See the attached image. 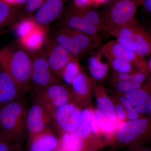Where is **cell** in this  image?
I'll return each instance as SVG.
<instances>
[{
    "mask_svg": "<svg viewBox=\"0 0 151 151\" xmlns=\"http://www.w3.org/2000/svg\"><path fill=\"white\" fill-rule=\"evenodd\" d=\"M92 6H97L107 2L108 0H92Z\"/></svg>",
    "mask_w": 151,
    "mask_h": 151,
    "instance_id": "40",
    "label": "cell"
},
{
    "mask_svg": "<svg viewBox=\"0 0 151 151\" xmlns=\"http://www.w3.org/2000/svg\"><path fill=\"white\" fill-rule=\"evenodd\" d=\"M60 26L78 31L89 35L99 36L100 31L79 13L75 6L70 7L63 17Z\"/></svg>",
    "mask_w": 151,
    "mask_h": 151,
    "instance_id": "16",
    "label": "cell"
},
{
    "mask_svg": "<svg viewBox=\"0 0 151 151\" xmlns=\"http://www.w3.org/2000/svg\"><path fill=\"white\" fill-rule=\"evenodd\" d=\"M115 112L117 118L122 121H125L127 119V114L126 110L121 103L115 104Z\"/></svg>",
    "mask_w": 151,
    "mask_h": 151,
    "instance_id": "35",
    "label": "cell"
},
{
    "mask_svg": "<svg viewBox=\"0 0 151 151\" xmlns=\"http://www.w3.org/2000/svg\"><path fill=\"white\" fill-rule=\"evenodd\" d=\"M76 132L88 140H101L98 138L100 132L93 110L89 108H85L82 110L80 123Z\"/></svg>",
    "mask_w": 151,
    "mask_h": 151,
    "instance_id": "20",
    "label": "cell"
},
{
    "mask_svg": "<svg viewBox=\"0 0 151 151\" xmlns=\"http://www.w3.org/2000/svg\"><path fill=\"white\" fill-rule=\"evenodd\" d=\"M73 6L83 8L92 6V0H73Z\"/></svg>",
    "mask_w": 151,
    "mask_h": 151,
    "instance_id": "37",
    "label": "cell"
},
{
    "mask_svg": "<svg viewBox=\"0 0 151 151\" xmlns=\"http://www.w3.org/2000/svg\"><path fill=\"white\" fill-rule=\"evenodd\" d=\"M151 142V118L139 119L124 122L105 144L116 147L146 145Z\"/></svg>",
    "mask_w": 151,
    "mask_h": 151,
    "instance_id": "3",
    "label": "cell"
},
{
    "mask_svg": "<svg viewBox=\"0 0 151 151\" xmlns=\"http://www.w3.org/2000/svg\"><path fill=\"white\" fill-rule=\"evenodd\" d=\"M93 83L83 69L76 76L70 85L72 101L79 106L85 107L90 101Z\"/></svg>",
    "mask_w": 151,
    "mask_h": 151,
    "instance_id": "15",
    "label": "cell"
},
{
    "mask_svg": "<svg viewBox=\"0 0 151 151\" xmlns=\"http://www.w3.org/2000/svg\"><path fill=\"white\" fill-rule=\"evenodd\" d=\"M120 103L123 105L124 109L126 110L127 114V119L129 121L136 120L142 117V115L138 113L132 106L125 100L124 97H121L120 98Z\"/></svg>",
    "mask_w": 151,
    "mask_h": 151,
    "instance_id": "31",
    "label": "cell"
},
{
    "mask_svg": "<svg viewBox=\"0 0 151 151\" xmlns=\"http://www.w3.org/2000/svg\"><path fill=\"white\" fill-rule=\"evenodd\" d=\"M40 52L46 58L52 73L57 77L63 68L74 58L53 38L49 37Z\"/></svg>",
    "mask_w": 151,
    "mask_h": 151,
    "instance_id": "9",
    "label": "cell"
},
{
    "mask_svg": "<svg viewBox=\"0 0 151 151\" xmlns=\"http://www.w3.org/2000/svg\"><path fill=\"white\" fill-rule=\"evenodd\" d=\"M109 34L122 47L142 56L151 55V37L134 19L116 28Z\"/></svg>",
    "mask_w": 151,
    "mask_h": 151,
    "instance_id": "4",
    "label": "cell"
},
{
    "mask_svg": "<svg viewBox=\"0 0 151 151\" xmlns=\"http://www.w3.org/2000/svg\"><path fill=\"white\" fill-rule=\"evenodd\" d=\"M107 60L116 72L119 73H132L133 71V64L129 61L116 58H108Z\"/></svg>",
    "mask_w": 151,
    "mask_h": 151,
    "instance_id": "29",
    "label": "cell"
},
{
    "mask_svg": "<svg viewBox=\"0 0 151 151\" xmlns=\"http://www.w3.org/2000/svg\"><path fill=\"white\" fill-rule=\"evenodd\" d=\"M149 72L148 68L139 71H135L134 73H131L130 80L142 84L145 81Z\"/></svg>",
    "mask_w": 151,
    "mask_h": 151,
    "instance_id": "32",
    "label": "cell"
},
{
    "mask_svg": "<svg viewBox=\"0 0 151 151\" xmlns=\"http://www.w3.org/2000/svg\"><path fill=\"white\" fill-rule=\"evenodd\" d=\"M24 93L4 70L0 71V108L11 102L24 98Z\"/></svg>",
    "mask_w": 151,
    "mask_h": 151,
    "instance_id": "19",
    "label": "cell"
},
{
    "mask_svg": "<svg viewBox=\"0 0 151 151\" xmlns=\"http://www.w3.org/2000/svg\"><path fill=\"white\" fill-rule=\"evenodd\" d=\"M23 18L20 11L0 1V29L14 24H16Z\"/></svg>",
    "mask_w": 151,
    "mask_h": 151,
    "instance_id": "24",
    "label": "cell"
},
{
    "mask_svg": "<svg viewBox=\"0 0 151 151\" xmlns=\"http://www.w3.org/2000/svg\"><path fill=\"white\" fill-rule=\"evenodd\" d=\"M59 139L61 151H97L105 145L101 140L86 139L76 131L60 135Z\"/></svg>",
    "mask_w": 151,
    "mask_h": 151,
    "instance_id": "13",
    "label": "cell"
},
{
    "mask_svg": "<svg viewBox=\"0 0 151 151\" xmlns=\"http://www.w3.org/2000/svg\"><path fill=\"white\" fill-rule=\"evenodd\" d=\"M38 25L32 17L23 18L15 24V33L18 41L29 33Z\"/></svg>",
    "mask_w": 151,
    "mask_h": 151,
    "instance_id": "27",
    "label": "cell"
},
{
    "mask_svg": "<svg viewBox=\"0 0 151 151\" xmlns=\"http://www.w3.org/2000/svg\"><path fill=\"white\" fill-rule=\"evenodd\" d=\"M122 1H129L134 2L138 4L139 5L142 2L143 0H122Z\"/></svg>",
    "mask_w": 151,
    "mask_h": 151,
    "instance_id": "44",
    "label": "cell"
},
{
    "mask_svg": "<svg viewBox=\"0 0 151 151\" xmlns=\"http://www.w3.org/2000/svg\"><path fill=\"white\" fill-rule=\"evenodd\" d=\"M68 1L46 0L36 11L33 19L38 24L47 27L50 24L62 15Z\"/></svg>",
    "mask_w": 151,
    "mask_h": 151,
    "instance_id": "14",
    "label": "cell"
},
{
    "mask_svg": "<svg viewBox=\"0 0 151 151\" xmlns=\"http://www.w3.org/2000/svg\"><path fill=\"white\" fill-rule=\"evenodd\" d=\"M48 36L47 27L37 26L19 40L20 45L29 52H38L44 46Z\"/></svg>",
    "mask_w": 151,
    "mask_h": 151,
    "instance_id": "21",
    "label": "cell"
},
{
    "mask_svg": "<svg viewBox=\"0 0 151 151\" xmlns=\"http://www.w3.org/2000/svg\"><path fill=\"white\" fill-rule=\"evenodd\" d=\"M29 0H16L15 6H21L23 5H26Z\"/></svg>",
    "mask_w": 151,
    "mask_h": 151,
    "instance_id": "41",
    "label": "cell"
},
{
    "mask_svg": "<svg viewBox=\"0 0 151 151\" xmlns=\"http://www.w3.org/2000/svg\"><path fill=\"white\" fill-rule=\"evenodd\" d=\"M30 91L32 101L42 105L50 113L72 101L70 86L63 82L45 86H32Z\"/></svg>",
    "mask_w": 151,
    "mask_h": 151,
    "instance_id": "7",
    "label": "cell"
},
{
    "mask_svg": "<svg viewBox=\"0 0 151 151\" xmlns=\"http://www.w3.org/2000/svg\"><path fill=\"white\" fill-rule=\"evenodd\" d=\"M51 125V116L49 111L42 105L32 101L27 115L28 135L35 134L50 129Z\"/></svg>",
    "mask_w": 151,
    "mask_h": 151,
    "instance_id": "11",
    "label": "cell"
},
{
    "mask_svg": "<svg viewBox=\"0 0 151 151\" xmlns=\"http://www.w3.org/2000/svg\"><path fill=\"white\" fill-rule=\"evenodd\" d=\"M82 69L78 58L74 57L63 68L58 77L63 83L70 86L73 79Z\"/></svg>",
    "mask_w": 151,
    "mask_h": 151,
    "instance_id": "25",
    "label": "cell"
},
{
    "mask_svg": "<svg viewBox=\"0 0 151 151\" xmlns=\"http://www.w3.org/2000/svg\"><path fill=\"white\" fill-rule=\"evenodd\" d=\"M114 84L116 91L124 94L139 88L142 85V84L136 83L130 80L117 81L114 82Z\"/></svg>",
    "mask_w": 151,
    "mask_h": 151,
    "instance_id": "30",
    "label": "cell"
},
{
    "mask_svg": "<svg viewBox=\"0 0 151 151\" xmlns=\"http://www.w3.org/2000/svg\"><path fill=\"white\" fill-rule=\"evenodd\" d=\"M75 7L79 13L88 20L90 22L97 27L101 32L100 13L98 12L94 6H90L83 8Z\"/></svg>",
    "mask_w": 151,
    "mask_h": 151,
    "instance_id": "28",
    "label": "cell"
},
{
    "mask_svg": "<svg viewBox=\"0 0 151 151\" xmlns=\"http://www.w3.org/2000/svg\"><path fill=\"white\" fill-rule=\"evenodd\" d=\"M0 1L9 4L14 7L15 5L16 0H0Z\"/></svg>",
    "mask_w": 151,
    "mask_h": 151,
    "instance_id": "42",
    "label": "cell"
},
{
    "mask_svg": "<svg viewBox=\"0 0 151 151\" xmlns=\"http://www.w3.org/2000/svg\"><path fill=\"white\" fill-rule=\"evenodd\" d=\"M58 44L78 58L99 46L100 36L89 35L76 30L60 26L52 37Z\"/></svg>",
    "mask_w": 151,
    "mask_h": 151,
    "instance_id": "5",
    "label": "cell"
},
{
    "mask_svg": "<svg viewBox=\"0 0 151 151\" xmlns=\"http://www.w3.org/2000/svg\"><path fill=\"white\" fill-rule=\"evenodd\" d=\"M93 90L95 94L98 109L111 122L114 123L116 122L117 117L114 102L108 97L101 86L93 84Z\"/></svg>",
    "mask_w": 151,
    "mask_h": 151,
    "instance_id": "22",
    "label": "cell"
},
{
    "mask_svg": "<svg viewBox=\"0 0 151 151\" xmlns=\"http://www.w3.org/2000/svg\"><path fill=\"white\" fill-rule=\"evenodd\" d=\"M99 53L106 58L114 57L129 61L140 70L148 68V64L144 57L128 50L116 40L109 42L99 49Z\"/></svg>",
    "mask_w": 151,
    "mask_h": 151,
    "instance_id": "12",
    "label": "cell"
},
{
    "mask_svg": "<svg viewBox=\"0 0 151 151\" xmlns=\"http://www.w3.org/2000/svg\"><path fill=\"white\" fill-rule=\"evenodd\" d=\"M29 53L32 59L31 82L32 86H45L62 82L52 73L46 58L40 52Z\"/></svg>",
    "mask_w": 151,
    "mask_h": 151,
    "instance_id": "10",
    "label": "cell"
},
{
    "mask_svg": "<svg viewBox=\"0 0 151 151\" xmlns=\"http://www.w3.org/2000/svg\"><path fill=\"white\" fill-rule=\"evenodd\" d=\"M141 5L145 12L151 16V0H143Z\"/></svg>",
    "mask_w": 151,
    "mask_h": 151,
    "instance_id": "38",
    "label": "cell"
},
{
    "mask_svg": "<svg viewBox=\"0 0 151 151\" xmlns=\"http://www.w3.org/2000/svg\"><path fill=\"white\" fill-rule=\"evenodd\" d=\"M0 65L24 94L32 89V59L22 47L9 45L0 50Z\"/></svg>",
    "mask_w": 151,
    "mask_h": 151,
    "instance_id": "1",
    "label": "cell"
},
{
    "mask_svg": "<svg viewBox=\"0 0 151 151\" xmlns=\"http://www.w3.org/2000/svg\"><path fill=\"white\" fill-rule=\"evenodd\" d=\"M128 151H151V147H148L146 145H141L130 147Z\"/></svg>",
    "mask_w": 151,
    "mask_h": 151,
    "instance_id": "39",
    "label": "cell"
},
{
    "mask_svg": "<svg viewBox=\"0 0 151 151\" xmlns=\"http://www.w3.org/2000/svg\"><path fill=\"white\" fill-rule=\"evenodd\" d=\"M52 151H61V149H60V146H59V147H58L57 148L53 150H52Z\"/></svg>",
    "mask_w": 151,
    "mask_h": 151,
    "instance_id": "46",
    "label": "cell"
},
{
    "mask_svg": "<svg viewBox=\"0 0 151 151\" xmlns=\"http://www.w3.org/2000/svg\"><path fill=\"white\" fill-rule=\"evenodd\" d=\"M19 143L6 139L0 142V151H14L19 148Z\"/></svg>",
    "mask_w": 151,
    "mask_h": 151,
    "instance_id": "33",
    "label": "cell"
},
{
    "mask_svg": "<svg viewBox=\"0 0 151 151\" xmlns=\"http://www.w3.org/2000/svg\"><path fill=\"white\" fill-rule=\"evenodd\" d=\"M28 109L24 98L11 102L0 108V130L12 140L20 142L27 132Z\"/></svg>",
    "mask_w": 151,
    "mask_h": 151,
    "instance_id": "2",
    "label": "cell"
},
{
    "mask_svg": "<svg viewBox=\"0 0 151 151\" xmlns=\"http://www.w3.org/2000/svg\"><path fill=\"white\" fill-rule=\"evenodd\" d=\"M6 139H9V138H8L2 132V131L0 130V142Z\"/></svg>",
    "mask_w": 151,
    "mask_h": 151,
    "instance_id": "43",
    "label": "cell"
},
{
    "mask_svg": "<svg viewBox=\"0 0 151 151\" xmlns=\"http://www.w3.org/2000/svg\"><path fill=\"white\" fill-rule=\"evenodd\" d=\"M81 111L80 106L70 102L50 112L52 125L60 136L76 131L80 123Z\"/></svg>",
    "mask_w": 151,
    "mask_h": 151,
    "instance_id": "8",
    "label": "cell"
},
{
    "mask_svg": "<svg viewBox=\"0 0 151 151\" xmlns=\"http://www.w3.org/2000/svg\"><path fill=\"white\" fill-rule=\"evenodd\" d=\"M148 32L149 33V34H150V35L151 37V25L150 26V29H149Z\"/></svg>",
    "mask_w": 151,
    "mask_h": 151,
    "instance_id": "47",
    "label": "cell"
},
{
    "mask_svg": "<svg viewBox=\"0 0 151 151\" xmlns=\"http://www.w3.org/2000/svg\"><path fill=\"white\" fill-rule=\"evenodd\" d=\"M139 5L129 1L116 0L108 5L100 14L101 32L110 34L113 30L135 18Z\"/></svg>",
    "mask_w": 151,
    "mask_h": 151,
    "instance_id": "6",
    "label": "cell"
},
{
    "mask_svg": "<svg viewBox=\"0 0 151 151\" xmlns=\"http://www.w3.org/2000/svg\"><path fill=\"white\" fill-rule=\"evenodd\" d=\"M93 111L100 133L108 136L109 139L116 132L114 122L110 121L98 108L93 110Z\"/></svg>",
    "mask_w": 151,
    "mask_h": 151,
    "instance_id": "26",
    "label": "cell"
},
{
    "mask_svg": "<svg viewBox=\"0 0 151 151\" xmlns=\"http://www.w3.org/2000/svg\"><path fill=\"white\" fill-rule=\"evenodd\" d=\"M147 64L149 71L150 72L151 74V56L150 58V59H149V62Z\"/></svg>",
    "mask_w": 151,
    "mask_h": 151,
    "instance_id": "45",
    "label": "cell"
},
{
    "mask_svg": "<svg viewBox=\"0 0 151 151\" xmlns=\"http://www.w3.org/2000/svg\"><path fill=\"white\" fill-rule=\"evenodd\" d=\"M59 145V137L50 128L35 134L28 135V151H52Z\"/></svg>",
    "mask_w": 151,
    "mask_h": 151,
    "instance_id": "18",
    "label": "cell"
},
{
    "mask_svg": "<svg viewBox=\"0 0 151 151\" xmlns=\"http://www.w3.org/2000/svg\"><path fill=\"white\" fill-rule=\"evenodd\" d=\"M151 83V77L145 85L125 93L124 98L141 115L151 112V94L148 88Z\"/></svg>",
    "mask_w": 151,
    "mask_h": 151,
    "instance_id": "17",
    "label": "cell"
},
{
    "mask_svg": "<svg viewBox=\"0 0 151 151\" xmlns=\"http://www.w3.org/2000/svg\"><path fill=\"white\" fill-rule=\"evenodd\" d=\"M101 57L98 53L97 55H91L87 60L89 73L92 78L97 81L103 80L107 76L109 70V63L103 62Z\"/></svg>",
    "mask_w": 151,
    "mask_h": 151,
    "instance_id": "23",
    "label": "cell"
},
{
    "mask_svg": "<svg viewBox=\"0 0 151 151\" xmlns=\"http://www.w3.org/2000/svg\"><path fill=\"white\" fill-rule=\"evenodd\" d=\"M46 0H29L25 5V10L28 14L37 11Z\"/></svg>",
    "mask_w": 151,
    "mask_h": 151,
    "instance_id": "34",
    "label": "cell"
},
{
    "mask_svg": "<svg viewBox=\"0 0 151 151\" xmlns=\"http://www.w3.org/2000/svg\"><path fill=\"white\" fill-rule=\"evenodd\" d=\"M131 73H119L114 71L112 75L113 82L130 80Z\"/></svg>",
    "mask_w": 151,
    "mask_h": 151,
    "instance_id": "36",
    "label": "cell"
}]
</instances>
